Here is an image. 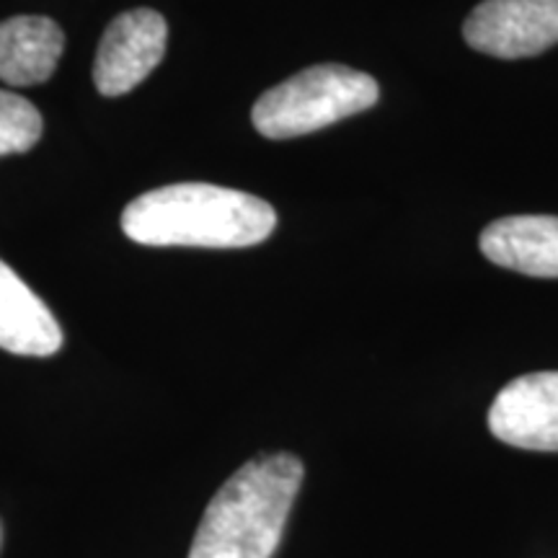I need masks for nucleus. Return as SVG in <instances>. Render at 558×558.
I'll use <instances>...</instances> for the list:
<instances>
[{
  "label": "nucleus",
  "mask_w": 558,
  "mask_h": 558,
  "mask_svg": "<svg viewBox=\"0 0 558 558\" xmlns=\"http://www.w3.org/2000/svg\"><path fill=\"white\" fill-rule=\"evenodd\" d=\"M303 463L290 452L259 456L241 465L209 501L190 558H271L282 541Z\"/></svg>",
  "instance_id": "2"
},
{
  "label": "nucleus",
  "mask_w": 558,
  "mask_h": 558,
  "mask_svg": "<svg viewBox=\"0 0 558 558\" xmlns=\"http://www.w3.org/2000/svg\"><path fill=\"white\" fill-rule=\"evenodd\" d=\"M62 347V329L29 284L0 262V349L21 357H50Z\"/></svg>",
  "instance_id": "8"
},
{
  "label": "nucleus",
  "mask_w": 558,
  "mask_h": 558,
  "mask_svg": "<svg viewBox=\"0 0 558 558\" xmlns=\"http://www.w3.org/2000/svg\"><path fill=\"white\" fill-rule=\"evenodd\" d=\"M481 254L520 275L558 279V218L512 215L494 220L481 233Z\"/></svg>",
  "instance_id": "7"
},
{
  "label": "nucleus",
  "mask_w": 558,
  "mask_h": 558,
  "mask_svg": "<svg viewBox=\"0 0 558 558\" xmlns=\"http://www.w3.org/2000/svg\"><path fill=\"white\" fill-rule=\"evenodd\" d=\"M65 50V34L47 16H13L0 24V81L37 86L50 81Z\"/></svg>",
  "instance_id": "9"
},
{
  "label": "nucleus",
  "mask_w": 558,
  "mask_h": 558,
  "mask_svg": "<svg viewBox=\"0 0 558 558\" xmlns=\"http://www.w3.org/2000/svg\"><path fill=\"white\" fill-rule=\"evenodd\" d=\"M488 429L522 450L558 452V373H530L499 390L488 409Z\"/></svg>",
  "instance_id": "6"
},
{
  "label": "nucleus",
  "mask_w": 558,
  "mask_h": 558,
  "mask_svg": "<svg viewBox=\"0 0 558 558\" xmlns=\"http://www.w3.org/2000/svg\"><path fill=\"white\" fill-rule=\"evenodd\" d=\"M463 37L492 58H533L558 45V0H484L465 19Z\"/></svg>",
  "instance_id": "4"
},
{
  "label": "nucleus",
  "mask_w": 558,
  "mask_h": 558,
  "mask_svg": "<svg viewBox=\"0 0 558 558\" xmlns=\"http://www.w3.org/2000/svg\"><path fill=\"white\" fill-rule=\"evenodd\" d=\"M169 41V24L153 9L117 16L104 32L94 62V83L101 96H124L160 65Z\"/></svg>",
  "instance_id": "5"
},
{
  "label": "nucleus",
  "mask_w": 558,
  "mask_h": 558,
  "mask_svg": "<svg viewBox=\"0 0 558 558\" xmlns=\"http://www.w3.org/2000/svg\"><path fill=\"white\" fill-rule=\"evenodd\" d=\"M41 114L29 99L0 90V156L26 153L41 137Z\"/></svg>",
  "instance_id": "10"
},
{
  "label": "nucleus",
  "mask_w": 558,
  "mask_h": 558,
  "mask_svg": "<svg viewBox=\"0 0 558 558\" xmlns=\"http://www.w3.org/2000/svg\"><path fill=\"white\" fill-rule=\"evenodd\" d=\"M277 226L269 202L215 184H171L140 194L122 213V230L143 246L246 248Z\"/></svg>",
  "instance_id": "1"
},
{
  "label": "nucleus",
  "mask_w": 558,
  "mask_h": 558,
  "mask_svg": "<svg viewBox=\"0 0 558 558\" xmlns=\"http://www.w3.org/2000/svg\"><path fill=\"white\" fill-rule=\"evenodd\" d=\"M378 99L380 88L373 75L344 65H313L262 94L251 120L259 135L288 140L360 114Z\"/></svg>",
  "instance_id": "3"
}]
</instances>
